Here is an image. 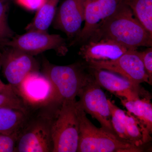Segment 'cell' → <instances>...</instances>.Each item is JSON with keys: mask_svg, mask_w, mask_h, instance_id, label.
Wrapping results in <instances>:
<instances>
[{"mask_svg": "<svg viewBox=\"0 0 152 152\" xmlns=\"http://www.w3.org/2000/svg\"><path fill=\"white\" fill-rule=\"evenodd\" d=\"M102 39L113 40L129 49L152 46V36L135 18L124 0L113 13L100 23L87 41Z\"/></svg>", "mask_w": 152, "mask_h": 152, "instance_id": "1", "label": "cell"}, {"mask_svg": "<svg viewBox=\"0 0 152 152\" xmlns=\"http://www.w3.org/2000/svg\"><path fill=\"white\" fill-rule=\"evenodd\" d=\"M42 72L51 85V104L76 99L81 90L93 78L85 61L59 66L44 60Z\"/></svg>", "mask_w": 152, "mask_h": 152, "instance_id": "2", "label": "cell"}, {"mask_svg": "<svg viewBox=\"0 0 152 152\" xmlns=\"http://www.w3.org/2000/svg\"><path fill=\"white\" fill-rule=\"evenodd\" d=\"M80 132L77 152H142L138 147L124 141L102 127L97 128L77 103Z\"/></svg>", "mask_w": 152, "mask_h": 152, "instance_id": "3", "label": "cell"}, {"mask_svg": "<svg viewBox=\"0 0 152 152\" xmlns=\"http://www.w3.org/2000/svg\"><path fill=\"white\" fill-rule=\"evenodd\" d=\"M79 132L76 99L56 106L51 126L52 152H77Z\"/></svg>", "mask_w": 152, "mask_h": 152, "instance_id": "4", "label": "cell"}, {"mask_svg": "<svg viewBox=\"0 0 152 152\" xmlns=\"http://www.w3.org/2000/svg\"><path fill=\"white\" fill-rule=\"evenodd\" d=\"M55 107L35 117L28 115L18 135L15 152H49L53 150L51 126Z\"/></svg>", "mask_w": 152, "mask_h": 152, "instance_id": "5", "label": "cell"}, {"mask_svg": "<svg viewBox=\"0 0 152 152\" xmlns=\"http://www.w3.org/2000/svg\"><path fill=\"white\" fill-rule=\"evenodd\" d=\"M11 47L34 56L49 50H53L61 56L68 53L66 40L59 34L47 32L31 31L21 35L15 36L4 47Z\"/></svg>", "mask_w": 152, "mask_h": 152, "instance_id": "6", "label": "cell"}, {"mask_svg": "<svg viewBox=\"0 0 152 152\" xmlns=\"http://www.w3.org/2000/svg\"><path fill=\"white\" fill-rule=\"evenodd\" d=\"M34 56L11 47L0 50V64L3 75L16 92L30 73L38 72L39 65Z\"/></svg>", "mask_w": 152, "mask_h": 152, "instance_id": "7", "label": "cell"}, {"mask_svg": "<svg viewBox=\"0 0 152 152\" xmlns=\"http://www.w3.org/2000/svg\"><path fill=\"white\" fill-rule=\"evenodd\" d=\"M87 63L91 67L110 71L137 84L149 83L148 77L144 67L141 52L137 49H129L116 59Z\"/></svg>", "mask_w": 152, "mask_h": 152, "instance_id": "8", "label": "cell"}, {"mask_svg": "<svg viewBox=\"0 0 152 152\" xmlns=\"http://www.w3.org/2000/svg\"><path fill=\"white\" fill-rule=\"evenodd\" d=\"M77 96L80 100L77 101V103L86 113L97 120L102 127L117 135L112 126L108 99L93 77L81 90Z\"/></svg>", "mask_w": 152, "mask_h": 152, "instance_id": "9", "label": "cell"}, {"mask_svg": "<svg viewBox=\"0 0 152 152\" xmlns=\"http://www.w3.org/2000/svg\"><path fill=\"white\" fill-rule=\"evenodd\" d=\"M88 66L96 83L101 88L121 99L135 101L141 98L151 99L150 93L141 86L140 85L134 83L110 71Z\"/></svg>", "mask_w": 152, "mask_h": 152, "instance_id": "10", "label": "cell"}, {"mask_svg": "<svg viewBox=\"0 0 152 152\" xmlns=\"http://www.w3.org/2000/svg\"><path fill=\"white\" fill-rule=\"evenodd\" d=\"M85 25L69 46L85 43L102 21L113 13L122 0H84Z\"/></svg>", "mask_w": 152, "mask_h": 152, "instance_id": "11", "label": "cell"}, {"mask_svg": "<svg viewBox=\"0 0 152 152\" xmlns=\"http://www.w3.org/2000/svg\"><path fill=\"white\" fill-rule=\"evenodd\" d=\"M84 0H65L56 9L53 26L72 42L80 32L85 20Z\"/></svg>", "mask_w": 152, "mask_h": 152, "instance_id": "12", "label": "cell"}, {"mask_svg": "<svg viewBox=\"0 0 152 152\" xmlns=\"http://www.w3.org/2000/svg\"><path fill=\"white\" fill-rule=\"evenodd\" d=\"M17 93L28 107H42L51 102L52 87L43 74L30 73L22 82Z\"/></svg>", "mask_w": 152, "mask_h": 152, "instance_id": "13", "label": "cell"}, {"mask_svg": "<svg viewBox=\"0 0 152 152\" xmlns=\"http://www.w3.org/2000/svg\"><path fill=\"white\" fill-rule=\"evenodd\" d=\"M129 49L115 41L108 39L88 41L82 44L80 56L87 63L116 59Z\"/></svg>", "mask_w": 152, "mask_h": 152, "instance_id": "14", "label": "cell"}, {"mask_svg": "<svg viewBox=\"0 0 152 152\" xmlns=\"http://www.w3.org/2000/svg\"><path fill=\"white\" fill-rule=\"evenodd\" d=\"M151 99L141 98L135 101L121 99V103L137 119L140 128L144 144L151 140L152 104Z\"/></svg>", "mask_w": 152, "mask_h": 152, "instance_id": "15", "label": "cell"}, {"mask_svg": "<svg viewBox=\"0 0 152 152\" xmlns=\"http://www.w3.org/2000/svg\"><path fill=\"white\" fill-rule=\"evenodd\" d=\"M28 113L18 109L0 108V134L11 135L19 133Z\"/></svg>", "mask_w": 152, "mask_h": 152, "instance_id": "16", "label": "cell"}, {"mask_svg": "<svg viewBox=\"0 0 152 152\" xmlns=\"http://www.w3.org/2000/svg\"><path fill=\"white\" fill-rule=\"evenodd\" d=\"M108 101L111 112L124 124L132 142L137 146L143 147L142 135L137 119L130 113H126L118 107L110 99Z\"/></svg>", "mask_w": 152, "mask_h": 152, "instance_id": "17", "label": "cell"}, {"mask_svg": "<svg viewBox=\"0 0 152 152\" xmlns=\"http://www.w3.org/2000/svg\"><path fill=\"white\" fill-rule=\"evenodd\" d=\"M59 1V0H46L26 30L27 31L47 32L52 23Z\"/></svg>", "mask_w": 152, "mask_h": 152, "instance_id": "18", "label": "cell"}, {"mask_svg": "<svg viewBox=\"0 0 152 152\" xmlns=\"http://www.w3.org/2000/svg\"><path fill=\"white\" fill-rule=\"evenodd\" d=\"M134 16L152 36V0H124Z\"/></svg>", "mask_w": 152, "mask_h": 152, "instance_id": "19", "label": "cell"}, {"mask_svg": "<svg viewBox=\"0 0 152 152\" xmlns=\"http://www.w3.org/2000/svg\"><path fill=\"white\" fill-rule=\"evenodd\" d=\"M8 9L6 0H0V50L15 36L8 22Z\"/></svg>", "mask_w": 152, "mask_h": 152, "instance_id": "20", "label": "cell"}, {"mask_svg": "<svg viewBox=\"0 0 152 152\" xmlns=\"http://www.w3.org/2000/svg\"><path fill=\"white\" fill-rule=\"evenodd\" d=\"M0 108L18 109L29 111L28 106L16 91L0 94Z\"/></svg>", "mask_w": 152, "mask_h": 152, "instance_id": "21", "label": "cell"}, {"mask_svg": "<svg viewBox=\"0 0 152 152\" xmlns=\"http://www.w3.org/2000/svg\"><path fill=\"white\" fill-rule=\"evenodd\" d=\"M19 133L7 135L0 134V152H15Z\"/></svg>", "mask_w": 152, "mask_h": 152, "instance_id": "22", "label": "cell"}, {"mask_svg": "<svg viewBox=\"0 0 152 152\" xmlns=\"http://www.w3.org/2000/svg\"><path fill=\"white\" fill-rule=\"evenodd\" d=\"M111 113L112 126L117 135L123 140L134 144L131 141V139L128 135L124 124L111 112Z\"/></svg>", "mask_w": 152, "mask_h": 152, "instance_id": "23", "label": "cell"}, {"mask_svg": "<svg viewBox=\"0 0 152 152\" xmlns=\"http://www.w3.org/2000/svg\"><path fill=\"white\" fill-rule=\"evenodd\" d=\"M144 67L149 78V84H152V48L149 47L141 52Z\"/></svg>", "mask_w": 152, "mask_h": 152, "instance_id": "24", "label": "cell"}, {"mask_svg": "<svg viewBox=\"0 0 152 152\" xmlns=\"http://www.w3.org/2000/svg\"><path fill=\"white\" fill-rule=\"evenodd\" d=\"M46 0H16L20 5L31 10H39L43 5Z\"/></svg>", "mask_w": 152, "mask_h": 152, "instance_id": "25", "label": "cell"}, {"mask_svg": "<svg viewBox=\"0 0 152 152\" xmlns=\"http://www.w3.org/2000/svg\"><path fill=\"white\" fill-rule=\"evenodd\" d=\"M14 91H16L11 86V85L9 84H6L0 79V94L11 93Z\"/></svg>", "mask_w": 152, "mask_h": 152, "instance_id": "26", "label": "cell"}, {"mask_svg": "<svg viewBox=\"0 0 152 152\" xmlns=\"http://www.w3.org/2000/svg\"><path fill=\"white\" fill-rule=\"evenodd\" d=\"M1 69V64H0V70Z\"/></svg>", "mask_w": 152, "mask_h": 152, "instance_id": "27", "label": "cell"}]
</instances>
